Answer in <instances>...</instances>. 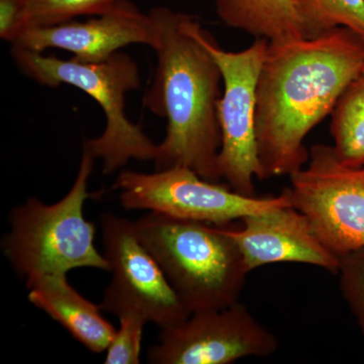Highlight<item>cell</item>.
I'll use <instances>...</instances> for the list:
<instances>
[{"label": "cell", "instance_id": "cell-9", "mask_svg": "<svg viewBox=\"0 0 364 364\" xmlns=\"http://www.w3.org/2000/svg\"><path fill=\"white\" fill-rule=\"evenodd\" d=\"M277 336L240 301L191 314L181 324L160 329L147 352L152 364H230L267 358L279 349Z\"/></svg>", "mask_w": 364, "mask_h": 364}, {"label": "cell", "instance_id": "cell-7", "mask_svg": "<svg viewBox=\"0 0 364 364\" xmlns=\"http://www.w3.org/2000/svg\"><path fill=\"white\" fill-rule=\"evenodd\" d=\"M112 188L119 191V202L126 210H147L221 227L247 215L291 205L284 191L277 196H246L184 167L153 173L124 170Z\"/></svg>", "mask_w": 364, "mask_h": 364}, {"label": "cell", "instance_id": "cell-8", "mask_svg": "<svg viewBox=\"0 0 364 364\" xmlns=\"http://www.w3.org/2000/svg\"><path fill=\"white\" fill-rule=\"evenodd\" d=\"M284 188L323 244L338 255L364 248V166H346L331 145L316 144Z\"/></svg>", "mask_w": 364, "mask_h": 364}, {"label": "cell", "instance_id": "cell-13", "mask_svg": "<svg viewBox=\"0 0 364 364\" xmlns=\"http://www.w3.org/2000/svg\"><path fill=\"white\" fill-rule=\"evenodd\" d=\"M28 299L95 353L107 351L117 329L102 316L100 305L91 303L74 289L65 274L44 275L26 284Z\"/></svg>", "mask_w": 364, "mask_h": 364}, {"label": "cell", "instance_id": "cell-14", "mask_svg": "<svg viewBox=\"0 0 364 364\" xmlns=\"http://www.w3.org/2000/svg\"><path fill=\"white\" fill-rule=\"evenodd\" d=\"M220 20L235 30L284 43L306 38L293 0H215Z\"/></svg>", "mask_w": 364, "mask_h": 364}, {"label": "cell", "instance_id": "cell-16", "mask_svg": "<svg viewBox=\"0 0 364 364\" xmlns=\"http://www.w3.org/2000/svg\"><path fill=\"white\" fill-rule=\"evenodd\" d=\"M306 38L347 28L364 39V0H293Z\"/></svg>", "mask_w": 364, "mask_h": 364}, {"label": "cell", "instance_id": "cell-19", "mask_svg": "<svg viewBox=\"0 0 364 364\" xmlns=\"http://www.w3.org/2000/svg\"><path fill=\"white\" fill-rule=\"evenodd\" d=\"M340 289L364 336V248L340 257Z\"/></svg>", "mask_w": 364, "mask_h": 364}, {"label": "cell", "instance_id": "cell-12", "mask_svg": "<svg viewBox=\"0 0 364 364\" xmlns=\"http://www.w3.org/2000/svg\"><path fill=\"white\" fill-rule=\"evenodd\" d=\"M227 232L240 249L249 272L274 263H303L338 273L340 257L326 247L303 213L291 207L247 215Z\"/></svg>", "mask_w": 364, "mask_h": 364}, {"label": "cell", "instance_id": "cell-15", "mask_svg": "<svg viewBox=\"0 0 364 364\" xmlns=\"http://www.w3.org/2000/svg\"><path fill=\"white\" fill-rule=\"evenodd\" d=\"M331 116L335 155L346 166H364V70L347 86Z\"/></svg>", "mask_w": 364, "mask_h": 364}, {"label": "cell", "instance_id": "cell-17", "mask_svg": "<svg viewBox=\"0 0 364 364\" xmlns=\"http://www.w3.org/2000/svg\"><path fill=\"white\" fill-rule=\"evenodd\" d=\"M119 1L122 0H23L21 31L28 26L58 25L78 16H97Z\"/></svg>", "mask_w": 364, "mask_h": 364}, {"label": "cell", "instance_id": "cell-18", "mask_svg": "<svg viewBox=\"0 0 364 364\" xmlns=\"http://www.w3.org/2000/svg\"><path fill=\"white\" fill-rule=\"evenodd\" d=\"M109 313L119 318V328L107 347L105 363H140L144 327L149 320L145 314L130 306H114Z\"/></svg>", "mask_w": 364, "mask_h": 364}, {"label": "cell", "instance_id": "cell-4", "mask_svg": "<svg viewBox=\"0 0 364 364\" xmlns=\"http://www.w3.org/2000/svg\"><path fill=\"white\" fill-rule=\"evenodd\" d=\"M95 160L83 148L75 181L59 202L47 205L30 198L9 212V231L1 239V250L26 284L44 275H67L75 268L111 270L95 246L97 228L83 212L91 196L88 181Z\"/></svg>", "mask_w": 364, "mask_h": 364}, {"label": "cell", "instance_id": "cell-11", "mask_svg": "<svg viewBox=\"0 0 364 364\" xmlns=\"http://www.w3.org/2000/svg\"><path fill=\"white\" fill-rule=\"evenodd\" d=\"M158 41L156 21L129 0H122L109 11L85 21H68L58 25L28 26L16 36L11 45L33 52L60 49L73 54L85 63H100L111 58L127 46L147 45Z\"/></svg>", "mask_w": 364, "mask_h": 364}, {"label": "cell", "instance_id": "cell-1", "mask_svg": "<svg viewBox=\"0 0 364 364\" xmlns=\"http://www.w3.org/2000/svg\"><path fill=\"white\" fill-rule=\"evenodd\" d=\"M364 70V39L347 28L269 43L257 86L255 132L262 181L308 163L306 136Z\"/></svg>", "mask_w": 364, "mask_h": 364}, {"label": "cell", "instance_id": "cell-5", "mask_svg": "<svg viewBox=\"0 0 364 364\" xmlns=\"http://www.w3.org/2000/svg\"><path fill=\"white\" fill-rule=\"evenodd\" d=\"M11 58L26 77L40 85L55 88L74 86L92 97L105 116L104 133L85 140L83 148L102 160L105 174H112L130 160L154 161L157 145L133 124L126 114L127 95L141 86L140 70L133 57L117 52L100 63H85L71 58L46 56L11 45Z\"/></svg>", "mask_w": 364, "mask_h": 364}, {"label": "cell", "instance_id": "cell-2", "mask_svg": "<svg viewBox=\"0 0 364 364\" xmlns=\"http://www.w3.org/2000/svg\"><path fill=\"white\" fill-rule=\"evenodd\" d=\"M150 14L158 28L153 48L157 63L143 105L166 119L155 170L184 167L207 181L220 182V67L193 33L195 16L164 6L154 7Z\"/></svg>", "mask_w": 364, "mask_h": 364}, {"label": "cell", "instance_id": "cell-3", "mask_svg": "<svg viewBox=\"0 0 364 364\" xmlns=\"http://www.w3.org/2000/svg\"><path fill=\"white\" fill-rule=\"evenodd\" d=\"M134 224L189 312L218 310L239 301L250 272L226 226L153 212Z\"/></svg>", "mask_w": 364, "mask_h": 364}, {"label": "cell", "instance_id": "cell-6", "mask_svg": "<svg viewBox=\"0 0 364 364\" xmlns=\"http://www.w3.org/2000/svg\"><path fill=\"white\" fill-rule=\"evenodd\" d=\"M193 33L214 57L222 73L220 177L236 193L256 196L254 179L262 181L255 132L257 86L269 42L259 38L242 51H227L203 30L198 20Z\"/></svg>", "mask_w": 364, "mask_h": 364}, {"label": "cell", "instance_id": "cell-20", "mask_svg": "<svg viewBox=\"0 0 364 364\" xmlns=\"http://www.w3.org/2000/svg\"><path fill=\"white\" fill-rule=\"evenodd\" d=\"M23 21V0H0V37L13 43Z\"/></svg>", "mask_w": 364, "mask_h": 364}, {"label": "cell", "instance_id": "cell-10", "mask_svg": "<svg viewBox=\"0 0 364 364\" xmlns=\"http://www.w3.org/2000/svg\"><path fill=\"white\" fill-rule=\"evenodd\" d=\"M105 257L112 273L100 308L130 306L160 329L181 324L191 315L171 287L152 253L136 235L135 224L123 217L100 215Z\"/></svg>", "mask_w": 364, "mask_h": 364}]
</instances>
